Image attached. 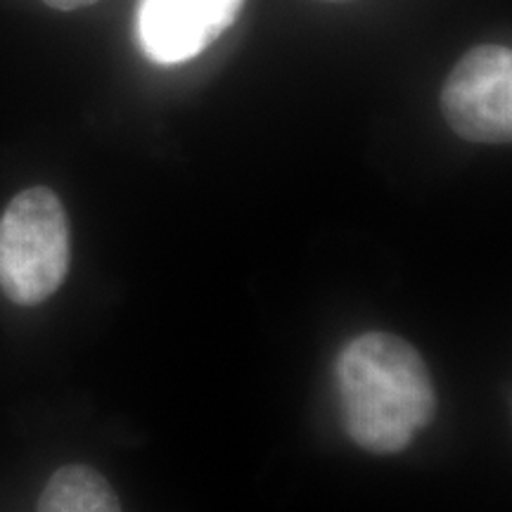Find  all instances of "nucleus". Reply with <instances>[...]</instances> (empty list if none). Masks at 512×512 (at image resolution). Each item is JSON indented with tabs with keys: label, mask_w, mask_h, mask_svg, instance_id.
I'll return each instance as SVG.
<instances>
[{
	"label": "nucleus",
	"mask_w": 512,
	"mask_h": 512,
	"mask_svg": "<svg viewBox=\"0 0 512 512\" xmlns=\"http://www.w3.org/2000/svg\"><path fill=\"white\" fill-rule=\"evenodd\" d=\"M337 389L351 441L380 456L403 451L437 408L422 356L389 332L351 339L337 358Z\"/></svg>",
	"instance_id": "nucleus-1"
},
{
	"label": "nucleus",
	"mask_w": 512,
	"mask_h": 512,
	"mask_svg": "<svg viewBox=\"0 0 512 512\" xmlns=\"http://www.w3.org/2000/svg\"><path fill=\"white\" fill-rule=\"evenodd\" d=\"M69 268V221L48 188L19 192L0 219V287L19 306L60 290Z\"/></svg>",
	"instance_id": "nucleus-2"
},
{
	"label": "nucleus",
	"mask_w": 512,
	"mask_h": 512,
	"mask_svg": "<svg viewBox=\"0 0 512 512\" xmlns=\"http://www.w3.org/2000/svg\"><path fill=\"white\" fill-rule=\"evenodd\" d=\"M448 126L472 143L503 145L512 138V53L477 46L460 57L441 91Z\"/></svg>",
	"instance_id": "nucleus-3"
},
{
	"label": "nucleus",
	"mask_w": 512,
	"mask_h": 512,
	"mask_svg": "<svg viewBox=\"0 0 512 512\" xmlns=\"http://www.w3.org/2000/svg\"><path fill=\"white\" fill-rule=\"evenodd\" d=\"M245 0H138L143 53L157 64L190 62L230 29Z\"/></svg>",
	"instance_id": "nucleus-4"
},
{
	"label": "nucleus",
	"mask_w": 512,
	"mask_h": 512,
	"mask_svg": "<svg viewBox=\"0 0 512 512\" xmlns=\"http://www.w3.org/2000/svg\"><path fill=\"white\" fill-rule=\"evenodd\" d=\"M38 512H121V505L100 472L86 465H67L50 477Z\"/></svg>",
	"instance_id": "nucleus-5"
},
{
	"label": "nucleus",
	"mask_w": 512,
	"mask_h": 512,
	"mask_svg": "<svg viewBox=\"0 0 512 512\" xmlns=\"http://www.w3.org/2000/svg\"><path fill=\"white\" fill-rule=\"evenodd\" d=\"M43 3H46L48 8H55V10H62V12H72V10L88 8V5H95L98 0H43Z\"/></svg>",
	"instance_id": "nucleus-6"
}]
</instances>
